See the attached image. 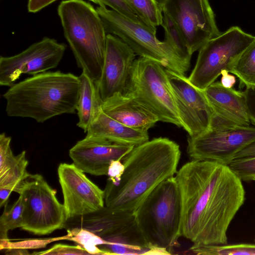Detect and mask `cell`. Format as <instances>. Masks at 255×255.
Returning a JSON list of instances; mask_svg holds the SVG:
<instances>
[{
    "mask_svg": "<svg viewBox=\"0 0 255 255\" xmlns=\"http://www.w3.org/2000/svg\"><path fill=\"white\" fill-rule=\"evenodd\" d=\"M175 177L181 199V236L197 245L228 243V228L244 204L240 178L226 164L191 160Z\"/></svg>",
    "mask_w": 255,
    "mask_h": 255,
    "instance_id": "6da1fadb",
    "label": "cell"
},
{
    "mask_svg": "<svg viewBox=\"0 0 255 255\" xmlns=\"http://www.w3.org/2000/svg\"><path fill=\"white\" fill-rule=\"evenodd\" d=\"M181 156L179 145L166 137L154 138L135 146L122 159L121 180H107L106 206L133 212L146 196L163 181L174 176Z\"/></svg>",
    "mask_w": 255,
    "mask_h": 255,
    "instance_id": "7a4b0ae2",
    "label": "cell"
},
{
    "mask_svg": "<svg viewBox=\"0 0 255 255\" xmlns=\"http://www.w3.org/2000/svg\"><path fill=\"white\" fill-rule=\"evenodd\" d=\"M80 80L71 73L48 71L15 83L3 94L11 117L28 118L43 123L55 116L74 114Z\"/></svg>",
    "mask_w": 255,
    "mask_h": 255,
    "instance_id": "3957f363",
    "label": "cell"
},
{
    "mask_svg": "<svg viewBox=\"0 0 255 255\" xmlns=\"http://www.w3.org/2000/svg\"><path fill=\"white\" fill-rule=\"evenodd\" d=\"M57 12L78 67L97 86L102 74L107 43V32L100 15L84 0H63Z\"/></svg>",
    "mask_w": 255,
    "mask_h": 255,
    "instance_id": "277c9868",
    "label": "cell"
},
{
    "mask_svg": "<svg viewBox=\"0 0 255 255\" xmlns=\"http://www.w3.org/2000/svg\"><path fill=\"white\" fill-rule=\"evenodd\" d=\"M136 223L149 249L171 254L181 237V199L175 176L159 184L133 212Z\"/></svg>",
    "mask_w": 255,
    "mask_h": 255,
    "instance_id": "5b68a950",
    "label": "cell"
},
{
    "mask_svg": "<svg viewBox=\"0 0 255 255\" xmlns=\"http://www.w3.org/2000/svg\"><path fill=\"white\" fill-rule=\"evenodd\" d=\"M156 115L159 121L182 127L166 68L140 57L134 60L124 92Z\"/></svg>",
    "mask_w": 255,
    "mask_h": 255,
    "instance_id": "8992f818",
    "label": "cell"
},
{
    "mask_svg": "<svg viewBox=\"0 0 255 255\" xmlns=\"http://www.w3.org/2000/svg\"><path fill=\"white\" fill-rule=\"evenodd\" d=\"M96 10L108 34L117 36L141 57L154 60L166 69L184 75L190 66L183 62L164 40L156 36V31L134 22L118 12L99 5Z\"/></svg>",
    "mask_w": 255,
    "mask_h": 255,
    "instance_id": "52a82bcc",
    "label": "cell"
},
{
    "mask_svg": "<svg viewBox=\"0 0 255 255\" xmlns=\"http://www.w3.org/2000/svg\"><path fill=\"white\" fill-rule=\"evenodd\" d=\"M17 193L24 204L22 229L45 235L65 228L67 218L64 205L57 200L56 191L41 175L29 174Z\"/></svg>",
    "mask_w": 255,
    "mask_h": 255,
    "instance_id": "ba28073f",
    "label": "cell"
},
{
    "mask_svg": "<svg viewBox=\"0 0 255 255\" xmlns=\"http://www.w3.org/2000/svg\"><path fill=\"white\" fill-rule=\"evenodd\" d=\"M255 40V36L238 26H232L208 41L199 50L196 64L189 81L204 90L228 70L230 65Z\"/></svg>",
    "mask_w": 255,
    "mask_h": 255,
    "instance_id": "9c48e42d",
    "label": "cell"
},
{
    "mask_svg": "<svg viewBox=\"0 0 255 255\" xmlns=\"http://www.w3.org/2000/svg\"><path fill=\"white\" fill-rule=\"evenodd\" d=\"M159 4L178 27L191 55L221 33L208 0H161Z\"/></svg>",
    "mask_w": 255,
    "mask_h": 255,
    "instance_id": "30bf717a",
    "label": "cell"
},
{
    "mask_svg": "<svg viewBox=\"0 0 255 255\" xmlns=\"http://www.w3.org/2000/svg\"><path fill=\"white\" fill-rule=\"evenodd\" d=\"M65 228L85 229L109 243L145 251L149 249L138 228L133 212L103 207L94 212L68 219Z\"/></svg>",
    "mask_w": 255,
    "mask_h": 255,
    "instance_id": "8fae6325",
    "label": "cell"
},
{
    "mask_svg": "<svg viewBox=\"0 0 255 255\" xmlns=\"http://www.w3.org/2000/svg\"><path fill=\"white\" fill-rule=\"evenodd\" d=\"M255 141V127L209 128L197 136H188L187 152L191 160L228 165L238 153Z\"/></svg>",
    "mask_w": 255,
    "mask_h": 255,
    "instance_id": "7c38bea8",
    "label": "cell"
},
{
    "mask_svg": "<svg viewBox=\"0 0 255 255\" xmlns=\"http://www.w3.org/2000/svg\"><path fill=\"white\" fill-rule=\"evenodd\" d=\"M66 45L54 39L44 37L21 52L0 57V85L11 87L22 74L32 76L56 68L60 63Z\"/></svg>",
    "mask_w": 255,
    "mask_h": 255,
    "instance_id": "4fadbf2b",
    "label": "cell"
},
{
    "mask_svg": "<svg viewBox=\"0 0 255 255\" xmlns=\"http://www.w3.org/2000/svg\"><path fill=\"white\" fill-rule=\"evenodd\" d=\"M182 127L188 136L208 130L213 110L204 91L193 85L185 75L166 69Z\"/></svg>",
    "mask_w": 255,
    "mask_h": 255,
    "instance_id": "5bb4252c",
    "label": "cell"
},
{
    "mask_svg": "<svg viewBox=\"0 0 255 255\" xmlns=\"http://www.w3.org/2000/svg\"><path fill=\"white\" fill-rule=\"evenodd\" d=\"M59 181L67 220L94 212L104 207V191L74 163H60Z\"/></svg>",
    "mask_w": 255,
    "mask_h": 255,
    "instance_id": "9a60e30c",
    "label": "cell"
},
{
    "mask_svg": "<svg viewBox=\"0 0 255 255\" xmlns=\"http://www.w3.org/2000/svg\"><path fill=\"white\" fill-rule=\"evenodd\" d=\"M135 56L129 46L119 37L111 34L107 35L102 74L96 86L102 102L116 94L124 93Z\"/></svg>",
    "mask_w": 255,
    "mask_h": 255,
    "instance_id": "2e32d148",
    "label": "cell"
},
{
    "mask_svg": "<svg viewBox=\"0 0 255 255\" xmlns=\"http://www.w3.org/2000/svg\"><path fill=\"white\" fill-rule=\"evenodd\" d=\"M134 146L86 135L70 149L69 155L73 163L85 173L107 175L112 161L122 160Z\"/></svg>",
    "mask_w": 255,
    "mask_h": 255,
    "instance_id": "e0dca14e",
    "label": "cell"
},
{
    "mask_svg": "<svg viewBox=\"0 0 255 255\" xmlns=\"http://www.w3.org/2000/svg\"><path fill=\"white\" fill-rule=\"evenodd\" d=\"M213 111L209 128L250 126L243 92L223 87L214 82L203 90Z\"/></svg>",
    "mask_w": 255,
    "mask_h": 255,
    "instance_id": "ac0fdd59",
    "label": "cell"
},
{
    "mask_svg": "<svg viewBox=\"0 0 255 255\" xmlns=\"http://www.w3.org/2000/svg\"><path fill=\"white\" fill-rule=\"evenodd\" d=\"M102 110L123 125L146 131L159 122L157 117L135 99L122 93L116 94L101 103Z\"/></svg>",
    "mask_w": 255,
    "mask_h": 255,
    "instance_id": "d6986e66",
    "label": "cell"
},
{
    "mask_svg": "<svg viewBox=\"0 0 255 255\" xmlns=\"http://www.w3.org/2000/svg\"><path fill=\"white\" fill-rule=\"evenodd\" d=\"M86 133L87 136H99L134 146L149 140L148 131L136 130L123 125L106 115L101 107Z\"/></svg>",
    "mask_w": 255,
    "mask_h": 255,
    "instance_id": "ffe728a7",
    "label": "cell"
},
{
    "mask_svg": "<svg viewBox=\"0 0 255 255\" xmlns=\"http://www.w3.org/2000/svg\"><path fill=\"white\" fill-rule=\"evenodd\" d=\"M11 137L4 132L0 135V187L17 193L24 179L29 175L26 170L28 161L25 151L14 155L11 149Z\"/></svg>",
    "mask_w": 255,
    "mask_h": 255,
    "instance_id": "44dd1931",
    "label": "cell"
},
{
    "mask_svg": "<svg viewBox=\"0 0 255 255\" xmlns=\"http://www.w3.org/2000/svg\"><path fill=\"white\" fill-rule=\"evenodd\" d=\"M79 78L80 84L77 107L78 117L77 125L87 132L101 107L102 101L93 81L83 72Z\"/></svg>",
    "mask_w": 255,
    "mask_h": 255,
    "instance_id": "7402d4cb",
    "label": "cell"
},
{
    "mask_svg": "<svg viewBox=\"0 0 255 255\" xmlns=\"http://www.w3.org/2000/svg\"><path fill=\"white\" fill-rule=\"evenodd\" d=\"M228 71L240 80L239 87H255V40L232 63Z\"/></svg>",
    "mask_w": 255,
    "mask_h": 255,
    "instance_id": "603a6c76",
    "label": "cell"
},
{
    "mask_svg": "<svg viewBox=\"0 0 255 255\" xmlns=\"http://www.w3.org/2000/svg\"><path fill=\"white\" fill-rule=\"evenodd\" d=\"M163 12L161 24L165 32L164 41L167 42L178 57L190 66V54L185 40L174 22L165 12Z\"/></svg>",
    "mask_w": 255,
    "mask_h": 255,
    "instance_id": "cb8c5ba5",
    "label": "cell"
},
{
    "mask_svg": "<svg viewBox=\"0 0 255 255\" xmlns=\"http://www.w3.org/2000/svg\"><path fill=\"white\" fill-rule=\"evenodd\" d=\"M3 212L0 217V243L8 241V232L22 225L24 204L21 195L11 206L4 205Z\"/></svg>",
    "mask_w": 255,
    "mask_h": 255,
    "instance_id": "d4e9b609",
    "label": "cell"
},
{
    "mask_svg": "<svg viewBox=\"0 0 255 255\" xmlns=\"http://www.w3.org/2000/svg\"><path fill=\"white\" fill-rule=\"evenodd\" d=\"M190 250L197 255H255V245L241 244L223 245H194Z\"/></svg>",
    "mask_w": 255,
    "mask_h": 255,
    "instance_id": "484cf974",
    "label": "cell"
},
{
    "mask_svg": "<svg viewBox=\"0 0 255 255\" xmlns=\"http://www.w3.org/2000/svg\"><path fill=\"white\" fill-rule=\"evenodd\" d=\"M149 25L156 28L163 22V12L156 0H125Z\"/></svg>",
    "mask_w": 255,
    "mask_h": 255,
    "instance_id": "4316f807",
    "label": "cell"
},
{
    "mask_svg": "<svg viewBox=\"0 0 255 255\" xmlns=\"http://www.w3.org/2000/svg\"><path fill=\"white\" fill-rule=\"evenodd\" d=\"M69 238L67 240L79 244L90 255H106L98 246L107 243L101 237L83 228L67 229Z\"/></svg>",
    "mask_w": 255,
    "mask_h": 255,
    "instance_id": "83f0119b",
    "label": "cell"
},
{
    "mask_svg": "<svg viewBox=\"0 0 255 255\" xmlns=\"http://www.w3.org/2000/svg\"><path fill=\"white\" fill-rule=\"evenodd\" d=\"M100 6H108L112 9L118 12L129 19L146 26L150 29L156 31L149 25L141 18L127 3L125 0H89Z\"/></svg>",
    "mask_w": 255,
    "mask_h": 255,
    "instance_id": "f1b7e54d",
    "label": "cell"
},
{
    "mask_svg": "<svg viewBox=\"0 0 255 255\" xmlns=\"http://www.w3.org/2000/svg\"><path fill=\"white\" fill-rule=\"evenodd\" d=\"M228 166L242 181H253L255 177V157L235 159Z\"/></svg>",
    "mask_w": 255,
    "mask_h": 255,
    "instance_id": "f546056e",
    "label": "cell"
},
{
    "mask_svg": "<svg viewBox=\"0 0 255 255\" xmlns=\"http://www.w3.org/2000/svg\"><path fill=\"white\" fill-rule=\"evenodd\" d=\"M34 255H90L83 247L80 246H70L61 244L54 245L49 249L40 252H35Z\"/></svg>",
    "mask_w": 255,
    "mask_h": 255,
    "instance_id": "4dcf8cb0",
    "label": "cell"
},
{
    "mask_svg": "<svg viewBox=\"0 0 255 255\" xmlns=\"http://www.w3.org/2000/svg\"><path fill=\"white\" fill-rule=\"evenodd\" d=\"M243 93L251 124L255 126V87L246 88Z\"/></svg>",
    "mask_w": 255,
    "mask_h": 255,
    "instance_id": "1f68e13d",
    "label": "cell"
},
{
    "mask_svg": "<svg viewBox=\"0 0 255 255\" xmlns=\"http://www.w3.org/2000/svg\"><path fill=\"white\" fill-rule=\"evenodd\" d=\"M125 170V166L121 160H113L109 167L108 180L115 184L121 180Z\"/></svg>",
    "mask_w": 255,
    "mask_h": 255,
    "instance_id": "d6a6232c",
    "label": "cell"
},
{
    "mask_svg": "<svg viewBox=\"0 0 255 255\" xmlns=\"http://www.w3.org/2000/svg\"><path fill=\"white\" fill-rule=\"evenodd\" d=\"M55 0H28V11L32 13L37 12Z\"/></svg>",
    "mask_w": 255,
    "mask_h": 255,
    "instance_id": "836d02e7",
    "label": "cell"
},
{
    "mask_svg": "<svg viewBox=\"0 0 255 255\" xmlns=\"http://www.w3.org/2000/svg\"><path fill=\"white\" fill-rule=\"evenodd\" d=\"M222 77L220 83L222 85L227 88H233L236 83V78L233 75L229 74L226 70L222 71Z\"/></svg>",
    "mask_w": 255,
    "mask_h": 255,
    "instance_id": "e575fe53",
    "label": "cell"
},
{
    "mask_svg": "<svg viewBox=\"0 0 255 255\" xmlns=\"http://www.w3.org/2000/svg\"><path fill=\"white\" fill-rule=\"evenodd\" d=\"M252 157H255V141L238 153L234 159Z\"/></svg>",
    "mask_w": 255,
    "mask_h": 255,
    "instance_id": "d590c367",
    "label": "cell"
},
{
    "mask_svg": "<svg viewBox=\"0 0 255 255\" xmlns=\"http://www.w3.org/2000/svg\"><path fill=\"white\" fill-rule=\"evenodd\" d=\"M13 192L10 189L5 187H0V207L4 206L8 203V199L11 194Z\"/></svg>",
    "mask_w": 255,
    "mask_h": 255,
    "instance_id": "8d00e7d4",
    "label": "cell"
},
{
    "mask_svg": "<svg viewBox=\"0 0 255 255\" xmlns=\"http://www.w3.org/2000/svg\"><path fill=\"white\" fill-rule=\"evenodd\" d=\"M171 253L167 250L163 248H152L145 253L144 255H170Z\"/></svg>",
    "mask_w": 255,
    "mask_h": 255,
    "instance_id": "74e56055",
    "label": "cell"
},
{
    "mask_svg": "<svg viewBox=\"0 0 255 255\" xmlns=\"http://www.w3.org/2000/svg\"><path fill=\"white\" fill-rule=\"evenodd\" d=\"M5 254L7 255H26L28 253L25 249L19 248H7L6 249Z\"/></svg>",
    "mask_w": 255,
    "mask_h": 255,
    "instance_id": "f35d334b",
    "label": "cell"
},
{
    "mask_svg": "<svg viewBox=\"0 0 255 255\" xmlns=\"http://www.w3.org/2000/svg\"><path fill=\"white\" fill-rule=\"evenodd\" d=\"M253 181H255V177L253 179Z\"/></svg>",
    "mask_w": 255,
    "mask_h": 255,
    "instance_id": "ab89813d",
    "label": "cell"
},
{
    "mask_svg": "<svg viewBox=\"0 0 255 255\" xmlns=\"http://www.w3.org/2000/svg\"></svg>",
    "mask_w": 255,
    "mask_h": 255,
    "instance_id": "60d3db41",
    "label": "cell"
}]
</instances>
